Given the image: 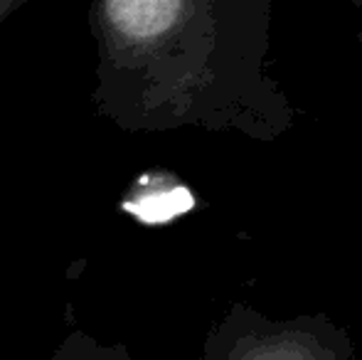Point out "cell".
I'll use <instances>...</instances> for the list:
<instances>
[{
  "label": "cell",
  "mask_w": 362,
  "mask_h": 360,
  "mask_svg": "<svg viewBox=\"0 0 362 360\" xmlns=\"http://www.w3.org/2000/svg\"><path fill=\"white\" fill-rule=\"evenodd\" d=\"M202 360H355L353 343L330 321L272 323L232 311L207 336Z\"/></svg>",
  "instance_id": "6da1fadb"
},
{
  "label": "cell",
  "mask_w": 362,
  "mask_h": 360,
  "mask_svg": "<svg viewBox=\"0 0 362 360\" xmlns=\"http://www.w3.org/2000/svg\"><path fill=\"white\" fill-rule=\"evenodd\" d=\"M192 207V195L182 185L173 187H148L146 182L139 180V190L124 202V210L134 217L151 225L168 222L173 217L182 215Z\"/></svg>",
  "instance_id": "7a4b0ae2"
},
{
  "label": "cell",
  "mask_w": 362,
  "mask_h": 360,
  "mask_svg": "<svg viewBox=\"0 0 362 360\" xmlns=\"http://www.w3.org/2000/svg\"><path fill=\"white\" fill-rule=\"evenodd\" d=\"M49 360H134L121 343H101L84 331H74L54 348Z\"/></svg>",
  "instance_id": "3957f363"
},
{
  "label": "cell",
  "mask_w": 362,
  "mask_h": 360,
  "mask_svg": "<svg viewBox=\"0 0 362 360\" xmlns=\"http://www.w3.org/2000/svg\"><path fill=\"white\" fill-rule=\"evenodd\" d=\"M25 3H30V0H0V23H5V20H8L15 10L23 8Z\"/></svg>",
  "instance_id": "277c9868"
}]
</instances>
